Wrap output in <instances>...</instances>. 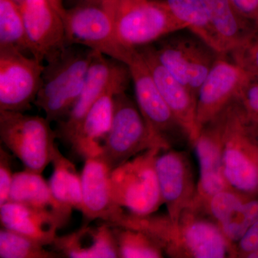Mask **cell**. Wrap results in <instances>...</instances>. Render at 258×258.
Instances as JSON below:
<instances>
[{"instance_id":"obj_1","label":"cell","mask_w":258,"mask_h":258,"mask_svg":"<svg viewBox=\"0 0 258 258\" xmlns=\"http://www.w3.org/2000/svg\"><path fill=\"white\" fill-rule=\"evenodd\" d=\"M116 227L149 235L173 258L235 257V249L206 211L189 207L174 223L169 215H137L125 211Z\"/></svg>"},{"instance_id":"obj_2","label":"cell","mask_w":258,"mask_h":258,"mask_svg":"<svg viewBox=\"0 0 258 258\" xmlns=\"http://www.w3.org/2000/svg\"><path fill=\"white\" fill-rule=\"evenodd\" d=\"M95 51L68 45L45 64L34 102L50 122L62 121L82 91Z\"/></svg>"},{"instance_id":"obj_3","label":"cell","mask_w":258,"mask_h":258,"mask_svg":"<svg viewBox=\"0 0 258 258\" xmlns=\"http://www.w3.org/2000/svg\"><path fill=\"white\" fill-rule=\"evenodd\" d=\"M225 177L232 189L252 195L258 191V139L237 99L220 113Z\"/></svg>"},{"instance_id":"obj_4","label":"cell","mask_w":258,"mask_h":258,"mask_svg":"<svg viewBox=\"0 0 258 258\" xmlns=\"http://www.w3.org/2000/svg\"><path fill=\"white\" fill-rule=\"evenodd\" d=\"M119 0L78 4L63 17L67 45H81L125 64L135 48L125 46L116 30Z\"/></svg>"},{"instance_id":"obj_5","label":"cell","mask_w":258,"mask_h":258,"mask_svg":"<svg viewBox=\"0 0 258 258\" xmlns=\"http://www.w3.org/2000/svg\"><path fill=\"white\" fill-rule=\"evenodd\" d=\"M161 151L149 149L111 171L110 189L117 206L134 215H148L164 205L156 171Z\"/></svg>"},{"instance_id":"obj_6","label":"cell","mask_w":258,"mask_h":258,"mask_svg":"<svg viewBox=\"0 0 258 258\" xmlns=\"http://www.w3.org/2000/svg\"><path fill=\"white\" fill-rule=\"evenodd\" d=\"M46 117L0 111V139L25 169L42 174L57 148L55 131Z\"/></svg>"},{"instance_id":"obj_7","label":"cell","mask_w":258,"mask_h":258,"mask_svg":"<svg viewBox=\"0 0 258 258\" xmlns=\"http://www.w3.org/2000/svg\"><path fill=\"white\" fill-rule=\"evenodd\" d=\"M153 148L169 149L148 126L138 106L125 94V91L115 95L111 128L97 157L113 171Z\"/></svg>"},{"instance_id":"obj_8","label":"cell","mask_w":258,"mask_h":258,"mask_svg":"<svg viewBox=\"0 0 258 258\" xmlns=\"http://www.w3.org/2000/svg\"><path fill=\"white\" fill-rule=\"evenodd\" d=\"M156 42L152 45L161 63L196 97L212 66L223 56L187 29Z\"/></svg>"},{"instance_id":"obj_9","label":"cell","mask_w":258,"mask_h":258,"mask_svg":"<svg viewBox=\"0 0 258 258\" xmlns=\"http://www.w3.org/2000/svg\"><path fill=\"white\" fill-rule=\"evenodd\" d=\"M125 64L134 83L137 106L149 128L168 149L190 145L186 132L161 96L138 48L134 49Z\"/></svg>"},{"instance_id":"obj_10","label":"cell","mask_w":258,"mask_h":258,"mask_svg":"<svg viewBox=\"0 0 258 258\" xmlns=\"http://www.w3.org/2000/svg\"><path fill=\"white\" fill-rule=\"evenodd\" d=\"M45 64L12 48H0V111L31 108L41 85Z\"/></svg>"},{"instance_id":"obj_11","label":"cell","mask_w":258,"mask_h":258,"mask_svg":"<svg viewBox=\"0 0 258 258\" xmlns=\"http://www.w3.org/2000/svg\"><path fill=\"white\" fill-rule=\"evenodd\" d=\"M186 29L160 0H141L118 11L116 30L120 41L128 47L152 45L163 37Z\"/></svg>"},{"instance_id":"obj_12","label":"cell","mask_w":258,"mask_h":258,"mask_svg":"<svg viewBox=\"0 0 258 258\" xmlns=\"http://www.w3.org/2000/svg\"><path fill=\"white\" fill-rule=\"evenodd\" d=\"M126 79H132L126 64L95 51L81 94L66 118L57 123V139L70 147L93 103L113 83Z\"/></svg>"},{"instance_id":"obj_13","label":"cell","mask_w":258,"mask_h":258,"mask_svg":"<svg viewBox=\"0 0 258 258\" xmlns=\"http://www.w3.org/2000/svg\"><path fill=\"white\" fill-rule=\"evenodd\" d=\"M249 81L248 75L227 60V56L219 57L198 91L197 111L200 129L237 99Z\"/></svg>"},{"instance_id":"obj_14","label":"cell","mask_w":258,"mask_h":258,"mask_svg":"<svg viewBox=\"0 0 258 258\" xmlns=\"http://www.w3.org/2000/svg\"><path fill=\"white\" fill-rule=\"evenodd\" d=\"M200 165V180L191 206L207 211L212 197L230 189L224 174L221 114L204 125L193 144Z\"/></svg>"},{"instance_id":"obj_15","label":"cell","mask_w":258,"mask_h":258,"mask_svg":"<svg viewBox=\"0 0 258 258\" xmlns=\"http://www.w3.org/2000/svg\"><path fill=\"white\" fill-rule=\"evenodd\" d=\"M156 171L163 203L172 222L177 223L197 192L187 154L174 149L161 151L156 161Z\"/></svg>"},{"instance_id":"obj_16","label":"cell","mask_w":258,"mask_h":258,"mask_svg":"<svg viewBox=\"0 0 258 258\" xmlns=\"http://www.w3.org/2000/svg\"><path fill=\"white\" fill-rule=\"evenodd\" d=\"M31 56L47 62L68 46L63 20L48 0H20Z\"/></svg>"},{"instance_id":"obj_17","label":"cell","mask_w":258,"mask_h":258,"mask_svg":"<svg viewBox=\"0 0 258 258\" xmlns=\"http://www.w3.org/2000/svg\"><path fill=\"white\" fill-rule=\"evenodd\" d=\"M137 48L149 66L161 96L186 132L192 147L201 132L198 121L197 97L161 63L152 45Z\"/></svg>"},{"instance_id":"obj_18","label":"cell","mask_w":258,"mask_h":258,"mask_svg":"<svg viewBox=\"0 0 258 258\" xmlns=\"http://www.w3.org/2000/svg\"><path fill=\"white\" fill-rule=\"evenodd\" d=\"M130 81L132 79L113 83L93 103L70 145L75 154L85 160L99 155L111 128L115 96L125 92Z\"/></svg>"},{"instance_id":"obj_19","label":"cell","mask_w":258,"mask_h":258,"mask_svg":"<svg viewBox=\"0 0 258 258\" xmlns=\"http://www.w3.org/2000/svg\"><path fill=\"white\" fill-rule=\"evenodd\" d=\"M111 170L101 158L85 160L81 174L82 212L86 223L101 220L108 225H118L125 211L117 206L110 189Z\"/></svg>"},{"instance_id":"obj_20","label":"cell","mask_w":258,"mask_h":258,"mask_svg":"<svg viewBox=\"0 0 258 258\" xmlns=\"http://www.w3.org/2000/svg\"><path fill=\"white\" fill-rule=\"evenodd\" d=\"M249 195L230 188L214 195L207 208L235 252L236 244L258 220V200Z\"/></svg>"},{"instance_id":"obj_21","label":"cell","mask_w":258,"mask_h":258,"mask_svg":"<svg viewBox=\"0 0 258 258\" xmlns=\"http://www.w3.org/2000/svg\"><path fill=\"white\" fill-rule=\"evenodd\" d=\"M0 221L2 227L45 246L52 245L58 236L57 231L68 222L54 212L11 201L0 206Z\"/></svg>"},{"instance_id":"obj_22","label":"cell","mask_w":258,"mask_h":258,"mask_svg":"<svg viewBox=\"0 0 258 258\" xmlns=\"http://www.w3.org/2000/svg\"><path fill=\"white\" fill-rule=\"evenodd\" d=\"M52 246L62 257H119L113 227L104 222L100 225L85 223L72 233L57 236Z\"/></svg>"},{"instance_id":"obj_23","label":"cell","mask_w":258,"mask_h":258,"mask_svg":"<svg viewBox=\"0 0 258 258\" xmlns=\"http://www.w3.org/2000/svg\"><path fill=\"white\" fill-rule=\"evenodd\" d=\"M8 201L54 212L68 222L73 212L54 198L42 174L28 169L13 175Z\"/></svg>"},{"instance_id":"obj_24","label":"cell","mask_w":258,"mask_h":258,"mask_svg":"<svg viewBox=\"0 0 258 258\" xmlns=\"http://www.w3.org/2000/svg\"><path fill=\"white\" fill-rule=\"evenodd\" d=\"M212 27L228 55L258 29L241 18L231 0H201Z\"/></svg>"},{"instance_id":"obj_25","label":"cell","mask_w":258,"mask_h":258,"mask_svg":"<svg viewBox=\"0 0 258 258\" xmlns=\"http://www.w3.org/2000/svg\"><path fill=\"white\" fill-rule=\"evenodd\" d=\"M185 28L198 35L219 54L227 56L212 27L201 0H160Z\"/></svg>"},{"instance_id":"obj_26","label":"cell","mask_w":258,"mask_h":258,"mask_svg":"<svg viewBox=\"0 0 258 258\" xmlns=\"http://www.w3.org/2000/svg\"><path fill=\"white\" fill-rule=\"evenodd\" d=\"M53 173L49 186L54 198L63 206L71 210H82L81 176L76 166L56 149L53 159Z\"/></svg>"},{"instance_id":"obj_27","label":"cell","mask_w":258,"mask_h":258,"mask_svg":"<svg viewBox=\"0 0 258 258\" xmlns=\"http://www.w3.org/2000/svg\"><path fill=\"white\" fill-rule=\"evenodd\" d=\"M0 48L15 49L31 55L23 15L15 0H0Z\"/></svg>"},{"instance_id":"obj_28","label":"cell","mask_w":258,"mask_h":258,"mask_svg":"<svg viewBox=\"0 0 258 258\" xmlns=\"http://www.w3.org/2000/svg\"><path fill=\"white\" fill-rule=\"evenodd\" d=\"M120 258H161L165 256L161 247L147 234L128 227H113Z\"/></svg>"},{"instance_id":"obj_29","label":"cell","mask_w":258,"mask_h":258,"mask_svg":"<svg viewBox=\"0 0 258 258\" xmlns=\"http://www.w3.org/2000/svg\"><path fill=\"white\" fill-rule=\"evenodd\" d=\"M1 258L62 257L56 251L48 250L36 240L2 227L0 230Z\"/></svg>"},{"instance_id":"obj_30","label":"cell","mask_w":258,"mask_h":258,"mask_svg":"<svg viewBox=\"0 0 258 258\" xmlns=\"http://www.w3.org/2000/svg\"><path fill=\"white\" fill-rule=\"evenodd\" d=\"M232 62L248 75L251 81L258 79V30L245 41L229 52Z\"/></svg>"},{"instance_id":"obj_31","label":"cell","mask_w":258,"mask_h":258,"mask_svg":"<svg viewBox=\"0 0 258 258\" xmlns=\"http://www.w3.org/2000/svg\"><path fill=\"white\" fill-rule=\"evenodd\" d=\"M11 158L10 154L0 148V206L9 200L10 187L13 175L11 169Z\"/></svg>"},{"instance_id":"obj_32","label":"cell","mask_w":258,"mask_h":258,"mask_svg":"<svg viewBox=\"0 0 258 258\" xmlns=\"http://www.w3.org/2000/svg\"><path fill=\"white\" fill-rule=\"evenodd\" d=\"M237 100L249 116L258 118V79L249 81Z\"/></svg>"},{"instance_id":"obj_33","label":"cell","mask_w":258,"mask_h":258,"mask_svg":"<svg viewBox=\"0 0 258 258\" xmlns=\"http://www.w3.org/2000/svg\"><path fill=\"white\" fill-rule=\"evenodd\" d=\"M258 249V220L249 227L235 245L236 257H247Z\"/></svg>"},{"instance_id":"obj_34","label":"cell","mask_w":258,"mask_h":258,"mask_svg":"<svg viewBox=\"0 0 258 258\" xmlns=\"http://www.w3.org/2000/svg\"><path fill=\"white\" fill-rule=\"evenodd\" d=\"M241 18L258 29V0H231Z\"/></svg>"},{"instance_id":"obj_35","label":"cell","mask_w":258,"mask_h":258,"mask_svg":"<svg viewBox=\"0 0 258 258\" xmlns=\"http://www.w3.org/2000/svg\"><path fill=\"white\" fill-rule=\"evenodd\" d=\"M48 1L50 2L51 5L53 7L54 9L57 11V13L60 15L62 18H63L66 9L64 8L62 0H48Z\"/></svg>"},{"instance_id":"obj_36","label":"cell","mask_w":258,"mask_h":258,"mask_svg":"<svg viewBox=\"0 0 258 258\" xmlns=\"http://www.w3.org/2000/svg\"><path fill=\"white\" fill-rule=\"evenodd\" d=\"M141 0H119L120 10H124L127 8H130L131 6L138 3Z\"/></svg>"},{"instance_id":"obj_37","label":"cell","mask_w":258,"mask_h":258,"mask_svg":"<svg viewBox=\"0 0 258 258\" xmlns=\"http://www.w3.org/2000/svg\"><path fill=\"white\" fill-rule=\"evenodd\" d=\"M248 115V114H247ZM249 120H250L251 125L253 128L254 134H256L258 138V118H252L248 115Z\"/></svg>"},{"instance_id":"obj_38","label":"cell","mask_w":258,"mask_h":258,"mask_svg":"<svg viewBox=\"0 0 258 258\" xmlns=\"http://www.w3.org/2000/svg\"><path fill=\"white\" fill-rule=\"evenodd\" d=\"M76 2V5L85 4V3H99L107 0H75Z\"/></svg>"}]
</instances>
